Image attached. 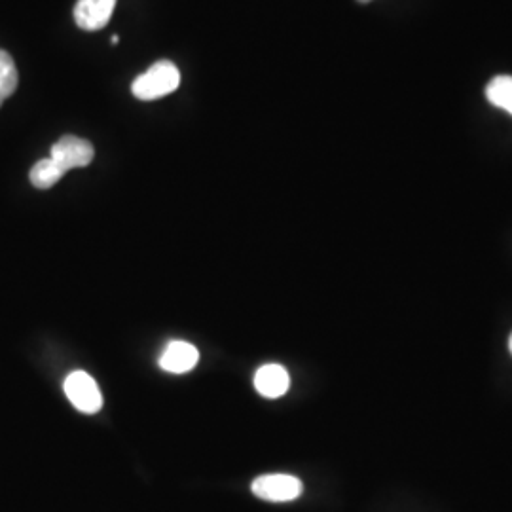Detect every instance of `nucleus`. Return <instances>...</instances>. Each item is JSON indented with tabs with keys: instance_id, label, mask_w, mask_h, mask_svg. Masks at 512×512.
I'll use <instances>...</instances> for the list:
<instances>
[{
	"instance_id": "423d86ee",
	"label": "nucleus",
	"mask_w": 512,
	"mask_h": 512,
	"mask_svg": "<svg viewBox=\"0 0 512 512\" xmlns=\"http://www.w3.org/2000/svg\"><path fill=\"white\" fill-rule=\"evenodd\" d=\"M291 378L281 365H264L258 368L255 376L256 391L266 399H277L289 391Z\"/></svg>"
},
{
	"instance_id": "0eeeda50",
	"label": "nucleus",
	"mask_w": 512,
	"mask_h": 512,
	"mask_svg": "<svg viewBox=\"0 0 512 512\" xmlns=\"http://www.w3.org/2000/svg\"><path fill=\"white\" fill-rule=\"evenodd\" d=\"M200 361V353L188 342H171L165 348L164 355L160 359V366L165 372L171 374H186Z\"/></svg>"
},
{
	"instance_id": "20e7f679",
	"label": "nucleus",
	"mask_w": 512,
	"mask_h": 512,
	"mask_svg": "<svg viewBox=\"0 0 512 512\" xmlns=\"http://www.w3.org/2000/svg\"><path fill=\"white\" fill-rule=\"evenodd\" d=\"M93 154L95 152H93L90 141L74 137V135H65L52 147L50 158L65 173H69L71 169H78V167H86V165L92 164Z\"/></svg>"
},
{
	"instance_id": "9d476101",
	"label": "nucleus",
	"mask_w": 512,
	"mask_h": 512,
	"mask_svg": "<svg viewBox=\"0 0 512 512\" xmlns=\"http://www.w3.org/2000/svg\"><path fill=\"white\" fill-rule=\"evenodd\" d=\"M18 69L12 55L0 50V107L2 103L18 90Z\"/></svg>"
},
{
	"instance_id": "f03ea898",
	"label": "nucleus",
	"mask_w": 512,
	"mask_h": 512,
	"mask_svg": "<svg viewBox=\"0 0 512 512\" xmlns=\"http://www.w3.org/2000/svg\"><path fill=\"white\" fill-rule=\"evenodd\" d=\"M65 393L76 410L84 414H95L103 406L101 391L88 372L76 370L65 380Z\"/></svg>"
},
{
	"instance_id": "f257e3e1",
	"label": "nucleus",
	"mask_w": 512,
	"mask_h": 512,
	"mask_svg": "<svg viewBox=\"0 0 512 512\" xmlns=\"http://www.w3.org/2000/svg\"><path fill=\"white\" fill-rule=\"evenodd\" d=\"M181 84V73L175 63L158 61L148 71L139 74L131 84V93L141 101H156L175 92Z\"/></svg>"
},
{
	"instance_id": "6e6552de",
	"label": "nucleus",
	"mask_w": 512,
	"mask_h": 512,
	"mask_svg": "<svg viewBox=\"0 0 512 512\" xmlns=\"http://www.w3.org/2000/svg\"><path fill=\"white\" fill-rule=\"evenodd\" d=\"M486 97L494 107L503 109L512 116V76L509 74L495 76L486 88Z\"/></svg>"
},
{
	"instance_id": "1a4fd4ad",
	"label": "nucleus",
	"mask_w": 512,
	"mask_h": 512,
	"mask_svg": "<svg viewBox=\"0 0 512 512\" xmlns=\"http://www.w3.org/2000/svg\"><path fill=\"white\" fill-rule=\"evenodd\" d=\"M63 175H65V171H63L59 165L55 164L52 158H46V160H40V162L33 165V169H31V173H29V179H31V184H33L35 188L48 190V188H52L54 184L59 183Z\"/></svg>"
},
{
	"instance_id": "7ed1b4c3",
	"label": "nucleus",
	"mask_w": 512,
	"mask_h": 512,
	"mask_svg": "<svg viewBox=\"0 0 512 512\" xmlns=\"http://www.w3.org/2000/svg\"><path fill=\"white\" fill-rule=\"evenodd\" d=\"M253 494L270 503H289L302 495V482L293 475L258 476L253 486Z\"/></svg>"
},
{
	"instance_id": "f8f14e48",
	"label": "nucleus",
	"mask_w": 512,
	"mask_h": 512,
	"mask_svg": "<svg viewBox=\"0 0 512 512\" xmlns=\"http://www.w3.org/2000/svg\"><path fill=\"white\" fill-rule=\"evenodd\" d=\"M509 349H511V353H512V334H511V338H509Z\"/></svg>"
},
{
	"instance_id": "9b49d317",
	"label": "nucleus",
	"mask_w": 512,
	"mask_h": 512,
	"mask_svg": "<svg viewBox=\"0 0 512 512\" xmlns=\"http://www.w3.org/2000/svg\"><path fill=\"white\" fill-rule=\"evenodd\" d=\"M110 42H112V44H118V42H120V38L114 35V37L110 38Z\"/></svg>"
},
{
	"instance_id": "39448f33",
	"label": "nucleus",
	"mask_w": 512,
	"mask_h": 512,
	"mask_svg": "<svg viewBox=\"0 0 512 512\" xmlns=\"http://www.w3.org/2000/svg\"><path fill=\"white\" fill-rule=\"evenodd\" d=\"M116 0H78L74 6V21L84 31H99L109 23Z\"/></svg>"
},
{
	"instance_id": "ddd939ff",
	"label": "nucleus",
	"mask_w": 512,
	"mask_h": 512,
	"mask_svg": "<svg viewBox=\"0 0 512 512\" xmlns=\"http://www.w3.org/2000/svg\"><path fill=\"white\" fill-rule=\"evenodd\" d=\"M359 2H368V0H359Z\"/></svg>"
}]
</instances>
